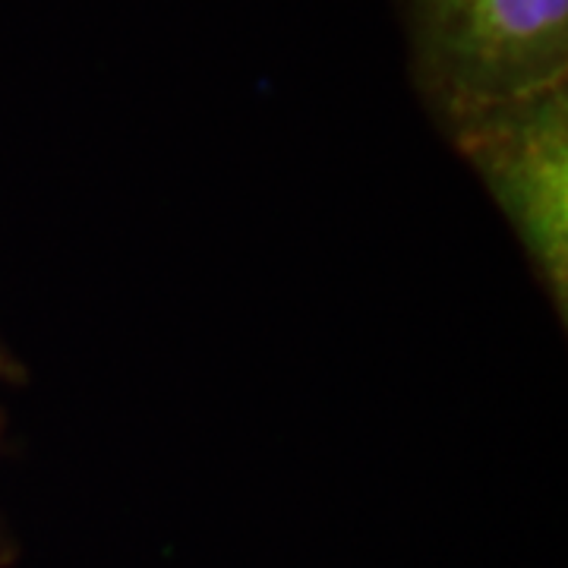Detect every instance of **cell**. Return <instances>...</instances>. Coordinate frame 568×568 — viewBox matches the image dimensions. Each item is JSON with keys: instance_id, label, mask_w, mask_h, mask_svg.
Instances as JSON below:
<instances>
[{"instance_id": "cell-4", "label": "cell", "mask_w": 568, "mask_h": 568, "mask_svg": "<svg viewBox=\"0 0 568 568\" xmlns=\"http://www.w3.org/2000/svg\"><path fill=\"white\" fill-rule=\"evenodd\" d=\"M13 556H17V544H13L10 530L3 528V521H0V568L7 566V562H10Z\"/></svg>"}, {"instance_id": "cell-3", "label": "cell", "mask_w": 568, "mask_h": 568, "mask_svg": "<svg viewBox=\"0 0 568 568\" xmlns=\"http://www.w3.org/2000/svg\"><path fill=\"white\" fill-rule=\"evenodd\" d=\"M0 383L3 386H22V383H29V369H26V364L13 354V347L7 345L3 338H0Z\"/></svg>"}, {"instance_id": "cell-2", "label": "cell", "mask_w": 568, "mask_h": 568, "mask_svg": "<svg viewBox=\"0 0 568 568\" xmlns=\"http://www.w3.org/2000/svg\"><path fill=\"white\" fill-rule=\"evenodd\" d=\"M484 183L547 294L568 323V85L499 104L446 133Z\"/></svg>"}, {"instance_id": "cell-1", "label": "cell", "mask_w": 568, "mask_h": 568, "mask_svg": "<svg viewBox=\"0 0 568 568\" xmlns=\"http://www.w3.org/2000/svg\"><path fill=\"white\" fill-rule=\"evenodd\" d=\"M407 77L446 136L467 118L568 85V0H395Z\"/></svg>"}]
</instances>
